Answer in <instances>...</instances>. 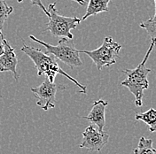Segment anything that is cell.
<instances>
[{
    "label": "cell",
    "mask_w": 156,
    "mask_h": 154,
    "mask_svg": "<svg viewBox=\"0 0 156 154\" xmlns=\"http://www.w3.org/2000/svg\"><path fill=\"white\" fill-rule=\"evenodd\" d=\"M20 51L25 53L35 64V67L37 70V75L41 76L43 75H45L49 79L50 82H54L55 78L58 75H61L63 76L67 77L71 82H73L76 86L80 89V93L87 94V88L85 85L81 84L77 82L76 79L73 78L68 75L62 68L58 66L56 58L52 55L43 52L40 49L30 47L27 45L23 41V45L20 48Z\"/></svg>",
    "instance_id": "1"
},
{
    "label": "cell",
    "mask_w": 156,
    "mask_h": 154,
    "mask_svg": "<svg viewBox=\"0 0 156 154\" xmlns=\"http://www.w3.org/2000/svg\"><path fill=\"white\" fill-rule=\"evenodd\" d=\"M154 45H156V42L152 41L142 62L138 64L136 68L122 70L127 77L124 81L122 82L121 84L122 86L128 88L129 90L132 93V95H134L135 105L137 107H141L143 106L142 99L144 96V91L149 87V82L147 77L151 73V69L146 68V64Z\"/></svg>",
    "instance_id": "2"
},
{
    "label": "cell",
    "mask_w": 156,
    "mask_h": 154,
    "mask_svg": "<svg viewBox=\"0 0 156 154\" xmlns=\"http://www.w3.org/2000/svg\"><path fill=\"white\" fill-rule=\"evenodd\" d=\"M29 38L43 45L46 49L47 53L52 55L54 58L60 60L70 68L81 67L83 65V62L79 57L80 52L78 50H76L72 40L68 38H60L58 40V45H51L44 41L39 40L32 35L29 36Z\"/></svg>",
    "instance_id": "3"
},
{
    "label": "cell",
    "mask_w": 156,
    "mask_h": 154,
    "mask_svg": "<svg viewBox=\"0 0 156 154\" xmlns=\"http://www.w3.org/2000/svg\"><path fill=\"white\" fill-rule=\"evenodd\" d=\"M49 21L44 31H50L51 34L58 38H68L73 40L74 36L71 33L72 29L76 28L82 21L77 17H66L58 14L56 8V2L48 5Z\"/></svg>",
    "instance_id": "4"
},
{
    "label": "cell",
    "mask_w": 156,
    "mask_h": 154,
    "mask_svg": "<svg viewBox=\"0 0 156 154\" xmlns=\"http://www.w3.org/2000/svg\"><path fill=\"white\" fill-rule=\"evenodd\" d=\"M121 49L122 45L120 44L115 42L111 37H107L104 38L103 44L99 48L93 51H79V52L88 55L97 67L98 70H101L116 63V58Z\"/></svg>",
    "instance_id": "5"
},
{
    "label": "cell",
    "mask_w": 156,
    "mask_h": 154,
    "mask_svg": "<svg viewBox=\"0 0 156 154\" xmlns=\"http://www.w3.org/2000/svg\"><path fill=\"white\" fill-rule=\"evenodd\" d=\"M65 89L64 85L51 82L46 77L39 86L31 88V91L37 97V105L43 110L48 111L56 106V93Z\"/></svg>",
    "instance_id": "6"
},
{
    "label": "cell",
    "mask_w": 156,
    "mask_h": 154,
    "mask_svg": "<svg viewBox=\"0 0 156 154\" xmlns=\"http://www.w3.org/2000/svg\"><path fill=\"white\" fill-rule=\"evenodd\" d=\"M108 141L109 135L107 133L99 130L93 125H90L83 132V139L79 147L89 151L100 152Z\"/></svg>",
    "instance_id": "7"
},
{
    "label": "cell",
    "mask_w": 156,
    "mask_h": 154,
    "mask_svg": "<svg viewBox=\"0 0 156 154\" xmlns=\"http://www.w3.org/2000/svg\"><path fill=\"white\" fill-rule=\"evenodd\" d=\"M4 43L5 51L4 53L0 56V72H10L15 81L19 80V74L17 72L18 58L15 53V50L12 48L6 39L2 38Z\"/></svg>",
    "instance_id": "8"
},
{
    "label": "cell",
    "mask_w": 156,
    "mask_h": 154,
    "mask_svg": "<svg viewBox=\"0 0 156 154\" xmlns=\"http://www.w3.org/2000/svg\"><path fill=\"white\" fill-rule=\"evenodd\" d=\"M108 102L103 99H98L92 105L91 110L84 119L88 120L93 125H96L99 130H103L106 126V108Z\"/></svg>",
    "instance_id": "9"
},
{
    "label": "cell",
    "mask_w": 156,
    "mask_h": 154,
    "mask_svg": "<svg viewBox=\"0 0 156 154\" xmlns=\"http://www.w3.org/2000/svg\"><path fill=\"white\" fill-rule=\"evenodd\" d=\"M112 0H89L86 12L83 16L82 20H85L89 17L97 15L100 12H108V4Z\"/></svg>",
    "instance_id": "10"
},
{
    "label": "cell",
    "mask_w": 156,
    "mask_h": 154,
    "mask_svg": "<svg viewBox=\"0 0 156 154\" xmlns=\"http://www.w3.org/2000/svg\"><path fill=\"white\" fill-rule=\"evenodd\" d=\"M136 121H142L149 127V131L154 133L156 131V110L150 108L148 111L141 114H136Z\"/></svg>",
    "instance_id": "11"
},
{
    "label": "cell",
    "mask_w": 156,
    "mask_h": 154,
    "mask_svg": "<svg viewBox=\"0 0 156 154\" xmlns=\"http://www.w3.org/2000/svg\"><path fill=\"white\" fill-rule=\"evenodd\" d=\"M134 154H156L155 148L154 147V142L152 139L142 136L139 139L138 145L136 149L133 150Z\"/></svg>",
    "instance_id": "12"
},
{
    "label": "cell",
    "mask_w": 156,
    "mask_h": 154,
    "mask_svg": "<svg viewBox=\"0 0 156 154\" xmlns=\"http://www.w3.org/2000/svg\"><path fill=\"white\" fill-rule=\"evenodd\" d=\"M12 12H13L12 6H10L5 0H0V37H2V38L4 37L2 32L4 24L7 20L8 17L12 13Z\"/></svg>",
    "instance_id": "13"
},
{
    "label": "cell",
    "mask_w": 156,
    "mask_h": 154,
    "mask_svg": "<svg viewBox=\"0 0 156 154\" xmlns=\"http://www.w3.org/2000/svg\"><path fill=\"white\" fill-rule=\"evenodd\" d=\"M139 27L146 30L152 41L156 42V17L154 16L146 21L139 23Z\"/></svg>",
    "instance_id": "14"
},
{
    "label": "cell",
    "mask_w": 156,
    "mask_h": 154,
    "mask_svg": "<svg viewBox=\"0 0 156 154\" xmlns=\"http://www.w3.org/2000/svg\"><path fill=\"white\" fill-rule=\"evenodd\" d=\"M23 0H17V2L18 3H21ZM31 1V3H32V5H37V6H38L40 7V9L42 10L45 14H46V16L49 17V12L47 11V9L44 7V4L42 3V0H30Z\"/></svg>",
    "instance_id": "15"
},
{
    "label": "cell",
    "mask_w": 156,
    "mask_h": 154,
    "mask_svg": "<svg viewBox=\"0 0 156 154\" xmlns=\"http://www.w3.org/2000/svg\"><path fill=\"white\" fill-rule=\"evenodd\" d=\"M4 51H5L4 43H3V41H0V56L4 53Z\"/></svg>",
    "instance_id": "16"
},
{
    "label": "cell",
    "mask_w": 156,
    "mask_h": 154,
    "mask_svg": "<svg viewBox=\"0 0 156 154\" xmlns=\"http://www.w3.org/2000/svg\"><path fill=\"white\" fill-rule=\"evenodd\" d=\"M72 1H74V2H76L77 4H79L80 5H85V4H86V2H85V0H72Z\"/></svg>",
    "instance_id": "17"
},
{
    "label": "cell",
    "mask_w": 156,
    "mask_h": 154,
    "mask_svg": "<svg viewBox=\"0 0 156 154\" xmlns=\"http://www.w3.org/2000/svg\"><path fill=\"white\" fill-rule=\"evenodd\" d=\"M154 4H155V13H154V17H156V0H154Z\"/></svg>",
    "instance_id": "18"
}]
</instances>
